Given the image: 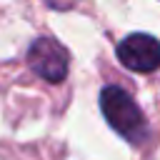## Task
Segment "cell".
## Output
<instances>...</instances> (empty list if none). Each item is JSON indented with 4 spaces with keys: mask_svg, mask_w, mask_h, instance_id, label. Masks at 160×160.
Listing matches in <instances>:
<instances>
[{
    "mask_svg": "<svg viewBox=\"0 0 160 160\" xmlns=\"http://www.w3.org/2000/svg\"><path fill=\"white\" fill-rule=\"evenodd\" d=\"M100 110L108 120V125L120 135L125 138L128 142L132 145H142L150 135L148 130V122H145V115L140 112L138 102L118 85H105L100 90Z\"/></svg>",
    "mask_w": 160,
    "mask_h": 160,
    "instance_id": "6da1fadb",
    "label": "cell"
},
{
    "mask_svg": "<svg viewBox=\"0 0 160 160\" xmlns=\"http://www.w3.org/2000/svg\"><path fill=\"white\" fill-rule=\"evenodd\" d=\"M70 55L55 38H38L28 50V65L48 82H62L68 75Z\"/></svg>",
    "mask_w": 160,
    "mask_h": 160,
    "instance_id": "7a4b0ae2",
    "label": "cell"
},
{
    "mask_svg": "<svg viewBox=\"0 0 160 160\" xmlns=\"http://www.w3.org/2000/svg\"><path fill=\"white\" fill-rule=\"evenodd\" d=\"M118 60L132 72H152L160 68V40L148 32H132L120 40Z\"/></svg>",
    "mask_w": 160,
    "mask_h": 160,
    "instance_id": "3957f363",
    "label": "cell"
},
{
    "mask_svg": "<svg viewBox=\"0 0 160 160\" xmlns=\"http://www.w3.org/2000/svg\"><path fill=\"white\" fill-rule=\"evenodd\" d=\"M48 8H52V10H70L78 0H42Z\"/></svg>",
    "mask_w": 160,
    "mask_h": 160,
    "instance_id": "277c9868",
    "label": "cell"
}]
</instances>
